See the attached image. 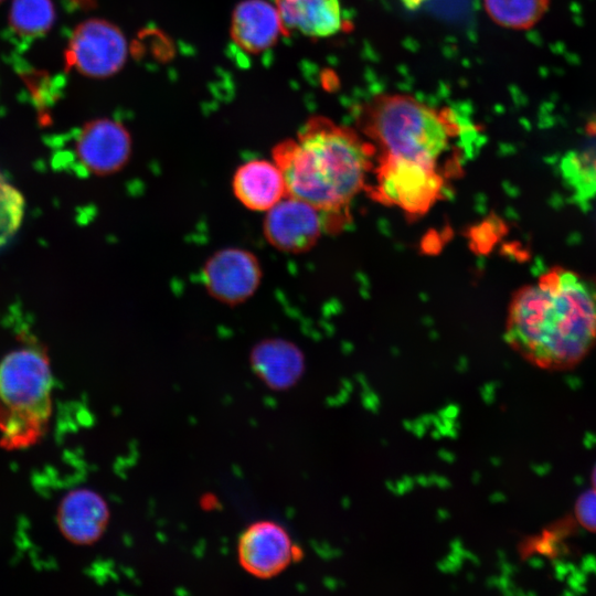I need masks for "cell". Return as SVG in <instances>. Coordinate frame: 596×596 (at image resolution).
Here are the masks:
<instances>
[{
  "label": "cell",
  "instance_id": "8992f818",
  "mask_svg": "<svg viewBox=\"0 0 596 596\" xmlns=\"http://www.w3.org/2000/svg\"><path fill=\"white\" fill-rule=\"evenodd\" d=\"M344 226L308 202L287 194L266 211L263 231L276 249L300 254L311 249L323 234L338 233Z\"/></svg>",
  "mask_w": 596,
  "mask_h": 596
},
{
  "label": "cell",
  "instance_id": "52a82bcc",
  "mask_svg": "<svg viewBox=\"0 0 596 596\" xmlns=\"http://www.w3.org/2000/svg\"><path fill=\"white\" fill-rule=\"evenodd\" d=\"M126 58L127 42L120 29L98 18L77 24L65 50L66 66L94 78L116 74Z\"/></svg>",
  "mask_w": 596,
  "mask_h": 596
},
{
  "label": "cell",
  "instance_id": "9c48e42d",
  "mask_svg": "<svg viewBox=\"0 0 596 596\" xmlns=\"http://www.w3.org/2000/svg\"><path fill=\"white\" fill-rule=\"evenodd\" d=\"M258 258L240 247H226L211 255L202 269V281L211 297L234 306L249 299L262 280Z\"/></svg>",
  "mask_w": 596,
  "mask_h": 596
},
{
  "label": "cell",
  "instance_id": "7402d4cb",
  "mask_svg": "<svg viewBox=\"0 0 596 596\" xmlns=\"http://www.w3.org/2000/svg\"><path fill=\"white\" fill-rule=\"evenodd\" d=\"M3 0H0V3L2 2Z\"/></svg>",
  "mask_w": 596,
  "mask_h": 596
},
{
  "label": "cell",
  "instance_id": "d6986e66",
  "mask_svg": "<svg viewBox=\"0 0 596 596\" xmlns=\"http://www.w3.org/2000/svg\"><path fill=\"white\" fill-rule=\"evenodd\" d=\"M575 515L581 525L588 531L596 532V491L593 488L577 499Z\"/></svg>",
  "mask_w": 596,
  "mask_h": 596
},
{
  "label": "cell",
  "instance_id": "e0dca14e",
  "mask_svg": "<svg viewBox=\"0 0 596 596\" xmlns=\"http://www.w3.org/2000/svg\"><path fill=\"white\" fill-rule=\"evenodd\" d=\"M56 18L52 0H12L9 25L20 36L39 38L47 33Z\"/></svg>",
  "mask_w": 596,
  "mask_h": 596
},
{
  "label": "cell",
  "instance_id": "9a60e30c",
  "mask_svg": "<svg viewBox=\"0 0 596 596\" xmlns=\"http://www.w3.org/2000/svg\"><path fill=\"white\" fill-rule=\"evenodd\" d=\"M255 374L269 387L285 390L300 379L305 361L300 349L284 339L258 342L249 356Z\"/></svg>",
  "mask_w": 596,
  "mask_h": 596
},
{
  "label": "cell",
  "instance_id": "ba28073f",
  "mask_svg": "<svg viewBox=\"0 0 596 596\" xmlns=\"http://www.w3.org/2000/svg\"><path fill=\"white\" fill-rule=\"evenodd\" d=\"M237 556L245 572L267 579L299 561L301 550L281 524L262 520L249 524L242 532L237 542Z\"/></svg>",
  "mask_w": 596,
  "mask_h": 596
},
{
  "label": "cell",
  "instance_id": "7a4b0ae2",
  "mask_svg": "<svg viewBox=\"0 0 596 596\" xmlns=\"http://www.w3.org/2000/svg\"><path fill=\"white\" fill-rule=\"evenodd\" d=\"M375 159V147L362 134L320 116L273 149L287 194L343 225L350 222L351 202L369 183Z\"/></svg>",
  "mask_w": 596,
  "mask_h": 596
},
{
  "label": "cell",
  "instance_id": "2e32d148",
  "mask_svg": "<svg viewBox=\"0 0 596 596\" xmlns=\"http://www.w3.org/2000/svg\"><path fill=\"white\" fill-rule=\"evenodd\" d=\"M483 7L497 24L513 30H528L544 17L550 0H483Z\"/></svg>",
  "mask_w": 596,
  "mask_h": 596
},
{
  "label": "cell",
  "instance_id": "ffe728a7",
  "mask_svg": "<svg viewBox=\"0 0 596 596\" xmlns=\"http://www.w3.org/2000/svg\"><path fill=\"white\" fill-rule=\"evenodd\" d=\"M592 487L596 491V464L592 470Z\"/></svg>",
  "mask_w": 596,
  "mask_h": 596
},
{
  "label": "cell",
  "instance_id": "5bb4252c",
  "mask_svg": "<svg viewBox=\"0 0 596 596\" xmlns=\"http://www.w3.org/2000/svg\"><path fill=\"white\" fill-rule=\"evenodd\" d=\"M284 34L327 38L343 26L339 0H276Z\"/></svg>",
  "mask_w": 596,
  "mask_h": 596
},
{
  "label": "cell",
  "instance_id": "44dd1931",
  "mask_svg": "<svg viewBox=\"0 0 596 596\" xmlns=\"http://www.w3.org/2000/svg\"><path fill=\"white\" fill-rule=\"evenodd\" d=\"M91 0H79V2L89 3Z\"/></svg>",
  "mask_w": 596,
  "mask_h": 596
},
{
  "label": "cell",
  "instance_id": "30bf717a",
  "mask_svg": "<svg viewBox=\"0 0 596 596\" xmlns=\"http://www.w3.org/2000/svg\"><path fill=\"white\" fill-rule=\"evenodd\" d=\"M78 162L92 174L106 177L120 171L131 156V137L111 118L86 121L74 140Z\"/></svg>",
  "mask_w": 596,
  "mask_h": 596
},
{
  "label": "cell",
  "instance_id": "8fae6325",
  "mask_svg": "<svg viewBox=\"0 0 596 596\" xmlns=\"http://www.w3.org/2000/svg\"><path fill=\"white\" fill-rule=\"evenodd\" d=\"M56 519L62 535L71 543L89 545L105 533L109 508L96 491L75 489L62 499Z\"/></svg>",
  "mask_w": 596,
  "mask_h": 596
},
{
  "label": "cell",
  "instance_id": "7c38bea8",
  "mask_svg": "<svg viewBox=\"0 0 596 596\" xmlns=\"http://www.w3.org/2000/svg\"><path fill=\"white\" fill-rule=\"evenodd\" d=\"M232 189L242 205L257 212L268 211L287 195L280 168L274 160L266 159L241 164L233 175Z\"/></svg>",
  "mask_w": 596,
  "mask_h": 596
},
{
  "label": "cell",
  "instance_id": "6da1fadb",
  "mask_svg": "<svg viewBox=\"0 0 596 596\" xmlns=\"http://www.w3.org/2000/svg\"><path fill=\"white\" fill-rule=\"evenodd\" d=\"M504 338L540 369L576 366L596 344V277L554 266L520 287L508 306Z\"/></svg>",
  "mask_w": 596,
  "mask_h": 596
},
{
  "label": "cell",
  "instance_id": "ac0fdd59",
  "mask_svg": "<svg viewBox=\"0 0 596 596\" xmlns=\"http://www.w3.org/2000/svg\"><path fill=\"white\" fill-rule=\"evenodd\" d=\"M23 198L0 174V244L12 235L22 219Z\"/></svg>",
  "mask_w": 596,
  "mask_h": 596
},
{
  "label": "cell",
  "instance_id": "3957f363",
  "mask_svg": "<svg viewBox=\"0 0 596 596\" xmlns=\"http://www.w3.org/2000/svg\"><path fill=\"white\" fill-rule=\"evenodd\" d=\"M359 126L377 156L396 157L438 167L439 159L459 135L449 110L409 95L380 94L360 111Z\"/></svg>",
  "mask_w": 596,
  "mask_h": 596
},
{
  "label": "cell",
  "instance_id": "4fadbf2b",
  "mask_svg": "<svg viewBox=\"0 0 596 596\" xmlns=\"http://www.w3.org/2000/svg\"><path fill=\"white\" fill-rule=\"evenodd\" d=\"M280 33L278 11L265 0H244L233 11L231 36L246 52L255 54L272 47Z\"/></svg>",
  "mask_w": 596,
  "mask_h": 596
},
{
  "label": "cell",
  "instance_id": "277c9868",
  "mask_svg": "<svg viewBox=\"0 0 596 596\" xmlns=\"http://www.w3.org/2000/svg\"><path fill=\"white\" fill-rule=\"evenodd\" d=\"M53 373L49 356L23 347L0 361V445L20 449L34 445L52 414Z\"/></svg>",
  "mask_w": 596,
  "mask_h": 596
},
{
  "label": "cell",
  "instance_id": "5b68a950",
  "mask_svg": "<svg viewBox=\"0 0 596 596\" xmlns=\"http://www.w3.org/2000/svg\"><path fill=\"white\" fill-rule=\"evenodd\" d=\"M365 191L374 201L421 216L441 199L445 179L439 167L377 156Z\"/></svg>",
  "mask_w": 596,
  "mask_h": 596
}]
</instances>
